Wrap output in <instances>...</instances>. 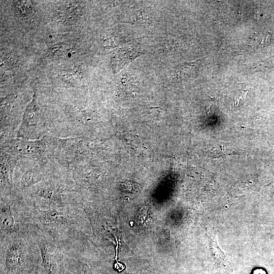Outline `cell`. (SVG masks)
<instances>
[{
  "label": "cell",
  "instance_id": "52a82bcc",
  "mask_svg": "<svg viewBox=\"0 0 274 274\" xmlns=\"http://www.w3.org/2000/svg\"><path fill=\"white\" fill-rule=\"evenodd\" d=\"M80 2H66L58 8L57 16L59 20L70 22L79 17L81 11Z\"/></svg>",
  "mask_w": 274,
  "mask_h": 274
},
{
  "label": "cell",
  "instance_id": "7c38bea8",
  "mask_svg": "<svg viewBox=\"0 0 274 274\" xmlns=\"http://www.w3.org/2000/svg\"><path fill=\"white\" fill-rule=\"evenodd\" d=\"M65 51V47L63 45L57 44L52 46L49 51V54L53 56L62 55Z\"/></svg>",
  "mask_w": 274,
  "mask_h": 274
},
{
  "label": "cell",
  "instance_id": "277c9868",
  "mask_svg": "<svg viewBox=\"0 0 274 274\" xmlns=\"http://www.w3.org/2000/svg\"><path fill=\"white\" fill-rule=\"evenodd\" d=\"M31 227V209L22 193L14 190L1 194L0 241L29 231Z\"/></svg>",
  "mask_w": 274,
  "mask_h": 274
},
{
  "label": "cell",
  "instance_id": "6da1fadb",
  "mask_svg": "<svg viewBox=\"0 0 274 274\" xmlns=\"http://www.w3.org/2000/svg\"><path fill=\"white\" fill-rule=\"evenodd\" d=\"M30 209L31 228L49 236L60 246L82 235H90L89 219L81 204Z\"/></svg>",
  "mask_w": 274,
  "mask_h": 274
},
{
  "label": "cell",
  "instance_id": "4fadbf2b",
  "mask_svg": "<svg viewBox=\"0 0 274 274\" xmlns=\"http://www.w3.org/2000/svg\"><path fill=\"white\" fill-rule=\"evenodd\" d=\"M253 274H267L266 271L262 269H257L253 271Z\"/></svg>",
  "mask_w": 274,
  "mask_h": 274
},
{
  "label": "cell",
  "instance_id": "5b68a950",
  "mask_svg": "<svg viewBox=\"0 0 274 274\" xmlns=\"http://www.w3.org/2000/svg\"><path fill=\"white\" fill-rule=\"evenodd\" d=\"M208 237L210 254L214 263L221 269L227 272L232 270V264L228 259L224 253L219 247L216 239L209 236Z\"/></svg>",
  "mask_w": 274,
  "mask_h": 274
},
{
  "label": "cell",
  "instance_id": "7a4b0ae2",
  "mask_svg": "<svg viewBox=\"0 0 274 274\" xmlns=\"http://www.w3.org/2000/svg\"><path fill=\"white\" fill-rule=\"evenodd\" d=\"M21 193L26 204L32 208L49 209L82 203L72 175L67 173L56 172Z\"/></svg>",
  "mask_w": 274,
  "mask_h": 274
},
{
  "label": "cell",
  "instance_id": "8992f818",
  "mask_svg": "<svg viewBox=\"0 0 274 274\" xmlns=\"http://www.w3.org/2000/svg\"><path fill=\"white\" fill-rule=\"evenodd\" d=\"M14 148L18 154L30 158H38L45 151L41 142H18Z\"/></svg>",
  "mask_w": 274,
  "mask_h": 274
},
{
  "label": "cell",
  "instance_id": "5bb4252c",
  "mask_svg": "<svg viewBox=\"0 0 274 274\" xmlns=\"http://www.w3.org/2000/svg\"><path fill=\"white\" fill-rule=\"evenodd\" d=\"M268 185H271V186H273L274 188V181Z\"/></svg>",
  "mask_w": 274,
  "mask_h": 274
},
{
  "label": "cell",
  "instance_id": "8fae6325",
  "mask_svg": "<svg viewBox=\"0 0 274 274\" xmlns=\"http://www.w3.org/2000/svg\"><path fill=\"white\" fill-rule=\"evenodd\" d=\"M210 152L215 156H221L224 155L230 154V151L223 145L216 144L212 147Z\"/></svg>",
  "mask_w": 274,
  "mask_h": 274
},
{
  "label": "cell",
  "instance_id": "3957f363",
  "mask_svg": "<svg viewBox=\"0 0 274 274\" xmlns=\"http://www.w3.org/2000/svg\"><path fill=\"white\" fill-rule=\"evenodd\" d=\"M1 261L6 274H20L29 264L40 261V253L30 231L0 241Z\"/></svg>",
  "mask_w": 274,
  "mask_h": 274
},
{
  "label": "cell",
  "instance_id": "ba28073f",
  "mask_svg": "<svg viewBox=\"0 0 274 274\" xmlns=\"http://www.w3.org/2000/svg\"><path fill=\"white\" fill-rule=\"evenodd\" d=\"M39 119V108L35 100L27 107L23 118V124L27 129H35L38 125Z\"/></svg>",
  "mask_w": 274,
  "mask_h": 274
},
{
  "label": "cell",
  "instance_id": "30bf717a",
  "mask_svg": "<svg viewBox=\"0 0 274 274\" xmlns=\"http://www.w3.org/2000/svg\"><path fill=\"white\" fill-rule=\"evenodd\" d=\"M15 8L17 13L23 17L30 16L35 10L34 4L31 1H15Z\"/></svg>",
  "mask_w": 274,
  "mask_h": 274
},
{
  "label": "cell",
  "instance_id": "9c48e42d",
  "mask_svg": "<svg viewBox=\"0 0 274 274\" xmlns=\"http://www.w3.org/2000/svg\"><path fill=\"white\" fill-rule=\"evenodd\" d=\"M136 53L128 50H124L117 54L113 61L115 70L116 71L121 70L126 64L132 60V58L136 57Z\"/></svg>",
  "mask_w": 274,
  "mask_h": 274
}]
</instances>
